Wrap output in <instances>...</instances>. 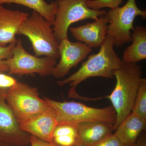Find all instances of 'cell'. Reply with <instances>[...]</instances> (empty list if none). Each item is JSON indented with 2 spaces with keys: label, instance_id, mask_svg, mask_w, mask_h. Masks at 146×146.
I'll use <instances>...</instances> for the list:
<instances>
[{
  "label": "cell",
  "instance_id": "obj_1",
  "mask_svg": "<svg viewBox=\"0 0 146 146\" xmlns=\"http://www.w3.org/2000/svg\"><path fill=\"white\" fill-rule=\"evenodd\" d=\"M114 37L106 36L98 53L89 56L76 72L67 78L57 82L59 86L70 82L71 88L68 94L69 98L85 100L77 93L76 89L79 84L87 78L92 77L114 78L115 71L124 63L114 50Z\"/></svg>",
  "mask_w": 146,
  "mask_h": 146
},
{
  "label": "cell",
  "instance_id": "obj_2",
  "mask_svg": "<svg viewBox=\"0 0 146 146\" xmlns=\"http://www.w3.org/2000/svg\"><path fill=\"white\" fill-rule=\"evenodd\" d=\"M142 75V67L137 63L124 62L114 72L116 86L111 94L106 97L111 101L117 113L114 130L131 113Z\"/></svg>",
  "mask_w": 146,
  "mask_h": 146
},
{
  "label": "cell",
  "instance_id": "obj_3",
  "mask_svg": "<svg viewBox=\"0 0 146 146\" xmlns=\"http://www.w3.org/2000/svg\"><path fill=\"white\" fill-rule=\"evenodd\" d=\"M47 105L54 110L58 124H66L76 126L85 122L100 121L115 125L117 113L113 106L102 108L89 107L80 102H59L44 98Z\"/></svg>",
  "mask_w": 146,
  "mask_h": 146
},
{
  "label": "cell",
  "instance_id": "obj_4",
  "mask_svg": "<svg viewBox=\"0 0 146 146\" xmlns=\"http://www.w3.org/2000/svg\"><path fill=\"white\" fill-rule=\"evenodd\" d=\"M52 25L42 15L33 11L19 29L17 35L29 38L35 56H45L57 59L60 57L59 42L52 28Z\"/></svg>",
  "mask_w": 146,
  "mask_h": 146
},
{
  "label": "cell",
  "instance_id": "obj_5",
  "mask_svg": "<svg viewBox=\"0 0 146 146\" xmlns=\"http://www.w3.org/2000/svg\"><path fill=\"white\" fill-rule=\"evenodd\" d=\"M6 101L19 124L27 121L46 111L50 106L39 96L36 87L17 82L6 89Z\"/></svg>",
  "mask_w": 146,
  "mask_h": 146
},
{
  "label": "cell",
  "instance_id": "obj_6",
  "mask_svg": "<svg viewBox=\"0 0 146 146\" xmlns=\"http://www.w3.org/2000/svg\"><path fill=\"white\" fill-rule=\"evenodd\" d=\"M87 1L57 0L55 1L58 10L53 31L58 42L68 39V28L72 24L87 19L97 20L107 13L106 10L89 8L86 5Z\"/></svg>",
  "mask_w": 146,
  "mask_h": 146
},
{
  "label": "cell",
  "instance_id": "obj_7",
  "mask_svg": "<svg viewBox=\"0 0 146 146\" xmlns=\"http://www.w3.org/2000/svg\"><path fill=\"white\" fill-rule=\"evenodd\" d=\"M137 16L145 19L146 11L138 8L136 0H128L122 7L110 9L107 12L104 16L109 23L106 36L114 37V46L121 48L132 41L131 31L134 29L133 21Z\"/></svg>",
  "mask_w": 146,
  "mask_h": 146
},
{
  "label": "cell",
  "instance_id": "obj_8",
  "mask_svg": "<svg viewBox=\"0 0 146 146\" xmlns=\"http://www.w3.org/2000/svg\"><path fill=\"white\" fill-rule=\"evenodd\" d=\"M9 74L20 76L37 74L42 77L50 75L56 64V59L47 57L39 58L30 54L24 48L21 39L17 40L13 56L4 60Z\"/></svg>",
  "mask_w": 146,
  "mask_h": 146
},
{
  "label": "cell",
  "instance_id": "obj_9",
  "mask_svg": "<svg viewBox=\"0 0 146 146\" xmlns=\"http://www.w3.org/2000/svg\"><path fill=\"white\" fill-rule=\"evenodd\" d=\"M6 89L0 88V146H27L31 134L20 127L6 101Z\"/></svg>",
  "mask_w": 146,
  "mask_h": 146
},
{
  "label": "cell",
  "instance_id": "obj_10",
  "mask_svg": "<svg viewBox=\"0 0 146 146\" xmlns=\"http://www.w3.org/2000/svg\"><path fill=\"white\" fill-rule=\"evenodd\" d=\"M58 50L60 61L55 66L52 74L57 79L64 77L92 51V48L82 42H72L68 39H62L59 42Z\"/></svg>",
  "mask_w": 146,
  "mask_h": 146
},
{
  "label": "cell",
  "instance_id": "obj_11",
  "mask_svg": "<svg viewBox=\"0 0 146 146\" xmlns=\"http://www.w3.org/2000/svg\"><path fill=\"white\" fill-rule=\"evenodd\" d=\"M108 21L104 16L95 22L88 23L76 27L70 28L73 36L91 48H99L106 38Z\"/></svg>",
  "mask_w": 146,
  "mask_h": 146
},
{
  "label": "cell",
  "instance_id": "obj_12",
  "mask_svg": "<svg viewBox=\"0 0 146 146\" xmlns=\"http://www.w3.org/2000/svg\"><path fill=\"white\" fill-rule=\"evenodd\" d=\"M29 14L10 10L0 5V46L5 47L17 40L16 35Z\"/></svg>",
  "mask_w": 146,
  "mask_h": 146
},
{
  "label": "cell",
  "instance_id": "obj_13",
  "mask_svg": "<svg viewBox=\"0 0 146 146\" xmlns=\"http://www.w3.org/2000/svg\"><path fill=\"white\" fill-rule=\"evenodd\" d=\"M57 124L56 112L50 106L46 111L26 122L20 124V126L23 130L31 135L53 143V132Z\"/></svg>",
  "mask_w": 146,
  "mask_h": 146
},
{
  "label": "cell",
  "instance_id": "obj_14",
  "mask_svg": "<svg viewBox=\"0 0 146 146\" xmlns=\"http://www.w3.org/2000/svg\"><path fill=\"white\" fill-rule=\"evenodd\" d=\"M77 145L92 146L112 134L114 125L100 121L85 122L78 124Z\"/></svg>",
  "mask_w": 146,
  "mask_h": 146
},
{
  "label": "cell",
  "instance_id": "obj_15",
  "mask_svg": "<svg viewBox=\"0 0 146 146\" xmlns=\"http://www.w3.org/2000/svg\"><path fill=\"white\" fill-rule=\"evenodd\" d=\"M146 127V120L131 113L118 127L114 134L124 145L131 146L136 143Z\"/></svg>",
  "mask_w": 146,
  "mask_h": 146
},
{
  "label": "cell",
  "instance_id": "obj_16",
  "mask_svg": "<svg viewBox=\"0 0 146 146\" xmlns=\"http://www.w3.org/2000/svg\"><path fill=\"white\" fill-rule=\"evenodd\" d=\"M132 43L123 53V61L125 63H138L146 58V29L142 26L133 29Z\"/></svg>",
  "mask_w": 146,
  "mask_h": 146
},
{
  "label": "cell",
  "instance_id": "obj_17",
  "mask_svg": "<svg viewBox=\"0 0 146 146\" xmlns=\"http://www.w3.org/2000/svg\"><path fill=\"white\" fill-rule=\"evenodd\" d=\"M5 3H15L25 6L42 15L53 25L54 23L58 10L56 2L48 3L44 0H0V5Z\"/></svg>",
  "mask_w": 146,
  "mask_h": 146
},
{
  "label": "cell",
  "instance_id": "obj_18",
  "mask_svg": "<svg viewBox=\"0 0 146 146\" xmlns=\"http://www.w3.org/2000/svg\"><path fill=\"white\" fill-rule=\"evenodd\" d=\"M131 113L136 114L146 120V78H141Z\"/></svg>",
  "mask_w": 146,
  "mask_h": 146
},
{
  "label": "cell",
  "instance_id": "obj_19",
  "mask_svg": "<svg viewBox=\"0 0 146 146\" xmlns=\"http://www.w3.org/2000/svg\"><path fill=\"white\" fill-rule=\"evenodd\" d=\"M123 0H88L86 5L89 8L100 10L102 8L108 7L111 9L119 7Z\"/></svg>",
  "mask_w": 146,
  "mask_h": 146
},
{
  "label": "cell",
  "instance_id": "obj_20",
  "mask_svg": "<svg viewBox=\"0 0 146 146\" xmlns=\"http://www.w3.org/2000/svg\"><path fill=\"white\" fill-rule=\"evenodd\" d=\"M16 41L10 43L6 46H0V73L8 72V68L4 62V60L9 59L13 56V50Z\"/></svg>",
  "mask_w": 146,
  "mask_h": 146
},
{
  "label": "cell",
  "instance_id": "obj_21",
  "mask_svg": "<svg viewBox=\"0 0 146 146\" xmlns=\"http://www.w3.org/2000/svg\"><path fill=\"white\" fill-rule=\"evenodd\" d=\"M92 146H125L118 138L112 133L110 136Z\"/></svg>",
  "mask_w": 146,
  "mask_h": 146
},
{
  "label": "cell",
  "instance_id": "obj_22",
  "mask_svg": "<svg viewBox=\"0 0 146 146\" xmlns=\"http://www.w3.org/2000/svg\"><path fill=\"white\" fill-rule=\"evenodd\" d=\"M17 82L12 77L3 73H0V88L8 89L15 85Z\"/></svg>",
  "mask_w": 146,
  "mask_h": 146
},
{
  "label": "cell",
  "instance_id": "obj_23",
  "mask_svg": "<svg viewBox=\"0 0 146 146\" xmlns=\"http://www.w3.org/2000/svg\"><path fill=\"white\" fill-rule=\"evenodd\" d=\"M30 144L31 146H59L54 143L47 142L32 135H31Z\"/></svg>",
  "mask_w": 146,
  "mask_h": 146
},
{
  "label": "cell",
  "instance_id": "obj_24",
  "mask_svg": "<svg viewBox=\"0 0 146 146\" xmlns=\"http://www.w3.org/2000/svg\"><path fill=\"white\" fill-rule=\"evenodd\" d=\"M131 146H146L145 136H141L133 145Z\"/></svg>",
  "mask_w": 146,
  "mask_h": 146
},
{
  "label": "cell",
  "instance_id": "obj_25",
  "mask_svg": "<svg viewBox=\"0 0 146 146\" xmlns=\"http://www.w3.org/2000/svg\"><path fill=\"white\" fill-rule=\"evenodd\" d=\"M72 146H80L79 145H77V144H76V145H73Z\"/></svg>",
  "mask_w": 146,
  "mask_h": 146
}]
</instances>
